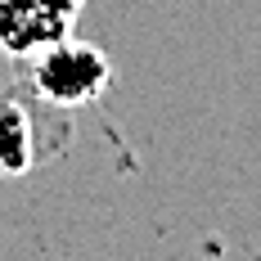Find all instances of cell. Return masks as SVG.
I'll return each mask as SVG.
<instances>
[{"instance_id":"obj_1","label":"cell","mask_w":261,"mask_h":261,"mask_svg":"<svg viewBox=\"0 0 261 261\" xmlns=\"http://www.w3.org/2000/svg\"><path fill=\"white\" fill-rule=\"evenodd\" d=\"M113 77V68H108V59L95 45H86V41H54L41 50L36 59V68H32V81H36V90L50 99V104H90L99 90L108 86Z\"/></svg>"},{"instance_id":"obj_2","label":"cell","mask_w":261,"mask_h":261,"mask_svg":"<svg viewBox=\"0 0 261 261\" xmlns=\"http://www.w3.org/2000/svg\"><path fill=\"white\" fill-rule=\"evenodd\" d=\"M77 0H0V45L9 54H32L63 41Z\"/></svg>"},{"instance_id":"obj_3","label":"cell","mask_w":261,"mask_h":261,"mask_svg":"<svg viewBox=\"0 0 261 261\" xmlns=\"http://www.w3.org/2000/svg\"><path fill=\"white\" fill-rule=\"evenodd\" d=\"M32 167V122L14 99H0V176H23Z\"/></svg>"}]
</instances>
